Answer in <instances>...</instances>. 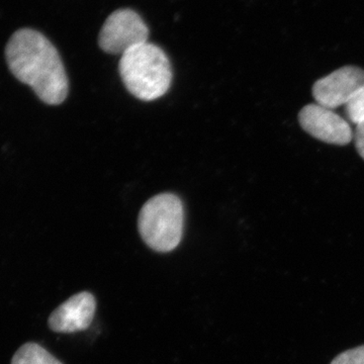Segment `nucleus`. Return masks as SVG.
Listing matches in <instances>:
<instances>
[{"mask_svg": "<svg viewBox=\"0 0 364 364\" xmlns=\"http://www.w3.org/2000/svg\"><path fill=\"white\" fill-rule=\"evenodd\" d=\"M9 70L31 86L45 104H62L69 83L63 62L54 45L43 33L23 28L14 33L6 49Z\"/></svg>", "mask_w": 364, "mask_h": 364, "instance_id": "nucleus-1", "label": "nucleus"}, {"mask_svg": "<svg viewBox=\"0 0 364 364\" xmlns=\"http://www.w3.org/2000/svg\"><path fill=\"white\" fill-rule=\"evenodd\" d=\"M119 71L129 92L144 102L163 97L171 85L168 57L151 43L136 46L122 55Z\"/></svg>", "mask_w": 364, "mask_h": 364, "instance_id": "nucleus-2", "label": "nucleus"}, {"mask_svg": "<svg viewBox=\"0 0 364 364\" xmlns=\"http://www.w3.org/2000/svg\"><path fill=\"white\" fill-rule=\"evenodd\" d=\"M184 208L181 198L161 193L144 205L138 227L143 241L157 252L174 250L183 235Z\"/></svg>", "mask_w": 364, "mask_h": 364, "instance_id": "nucleus-3", "label": "nucleus"}, {"mask_svg": "<svg viewBox=\"0 0 364 364\" xmlns=\"http://www.w3.org/2000/svg\"><path fill=\"white\" fill-rule=\"evenodd\" d=\"M149 28L132 9H117L105 21L98 44L107 54L123 55L136 46L147 43Z\"/></svg>", "mask_w": 364, "mask_h": 364, "instance_id": "nucleus-4", "label": "nucleus"}, {"mask_svg": "<svg viewBox=\"0 0 364 364\" xmlns=\"http://www.w3.org/2000/svg\"><path fill=\"white\" fill-rule=\"evenodd\" d=\"M301 128L325 143L346 145L353 138L350 124L333 109L318 104L306 105L299 116Z\"/></svg>", "mask_w": 364, "mask_h": 364, "instance_id": "nucleus-5", "label": "nucleus"}, {"mask_svg": "<svg viewBox=\"0 0 364 364\" xmlns=\"http://www.w3.org/2000/svg\"><path fill=\"white\" fill-rule=\"evenodd\" d=\"M364 87V71L354 66H346L332 72L314 85L316 104L337 109L349 102L359 90Z\"/></svg>", "mask_w": 364, "mask_h": 364, "instance_id": "nucleus-6", "label": "nucleus"}, {"mask_svg": "<svg viewBox=\"0 0 364 364\" xmlns=\"http://www.w3.org/2000/svg\"><path fill=\"white\" fill-rule=\"evenodd\" d=\"M97 301L92 294L82 291L67 299L50 316L51 330L58 333H75L87 329L92 323Z\"/></svg>", "mask_w": 364, "mask_h": 364, "instance_id": "nucleus-7", "label": "nucleus"}, {"mask_svg": "<svg viewBox=\"0 0 364 364\" xmlns=\"http://www.w3.org/2000/svg\"><path fill=\"white\" fill-rule=\"evenodd\" d=\"M11 364H63L37 343H26L14 354Z\"/></svg>", "mask_w": 364, "mask_h": 364, "instance_id": "nucleus-8", "label": "nucleus"}, {"mask_svg": "<svg viewBox=\"0 0 364 364\" xmlns=\"http://www.w3.org/2000/svg\"><path fill=\"white\" fill-rule=\"evenodd\" d=\"M345 114L352 124H358L364 122V87L359 90L347 102Z\"/></svg>", "mask_w": 364, "mask_h": 364, "instance_id": "nucleus-9", "label": "nucleus"}, {"mask_svg": "<svg viewBox=\"0 0 364 364\" xmlns=\"http://www.w3.org/2000/svg\"><path fill=\"white\" fill-rule=\"evenodd\" d=\"M331 364H364V345L339 354Z\"/></svg>", "mask_w": 364, "mask_h": 364, "instance_id": "nucleus-10", "label": "nucleus"}, {"mask_svg": "<svg viewBox=\"0 0 364 364\" xmlns=\"http://www.w3.org/2000/svg\"><path fill=\"white\" fill-rule=\"evenodd\" d=\"M354 139H355L356 149H358L359 155L364 159V122L356 124Z\"/></svg>", "mask_w": 364, "mask_h": 364, "instance_id": "nucleus-11", "label": "nucleus"}]
</instances>
